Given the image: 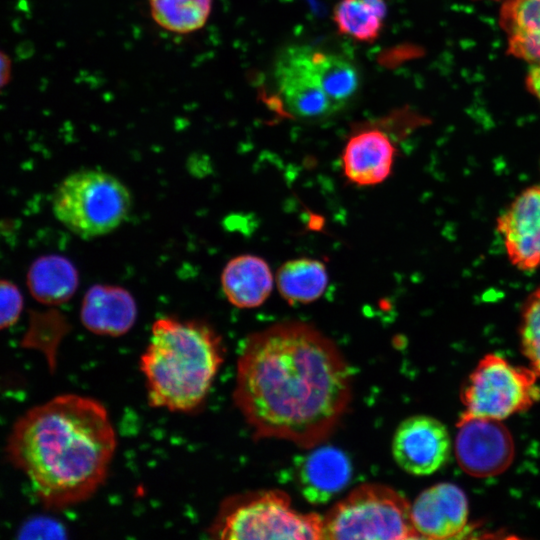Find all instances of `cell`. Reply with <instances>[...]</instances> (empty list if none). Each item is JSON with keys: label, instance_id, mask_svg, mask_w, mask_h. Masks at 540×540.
Instances as JSON below:
<instances>
[{"label": "cell", "instance_id": "ac0fdd59", "mask_svg": "<svg viewBox=\"0 0 540 540\" xmlns=\"http://www.w3.org/2000/svg\"><path fill=\"white\" fill-rule=\"evenodd\" d=\"M76 267L58 254L43 255L32 262L27 272V287L33 298L46 305L69 301L77 290Z\"/></svg>", "mask_w": 540, "mask_h": 540}, {"label": "cell", "instance_id": "52a82bcc", "mask_svg": "<svg viewBox=\"0 0 540 540\" xmlns=\"http://www.w3.org/2000/svg\"><path fill=\"white\" fill-rule=\"evenodd\" d=\"M323 539H419L411 504L394 488L361 484L324 516Z\"/></svg>", "mask_w": 540, "mask_h": 540}, {"label": "cell", "instance_id": "8992f818", "mask_svg": "<svg viewBox=\"0 0 540 540\" xmlns=\"http://www.w3.org/2000/svg\"><path fill=\"white\" fill-rule=\"evenodd\" d=\"M132 197L127 186L99 169H82L67 175L52 197L57 220L83 239L106 235L130 213Z\"/></svg>", "mask_w": 540, "mask_h": 540}, {"label": "cell", "instance_id": "4fadbf2b", "mask_svg": "<svg viewBox=\"0 0 540 540\" xmlns=\"http://www.w3.org/2000/svg\"><path fill=\"white\" fill-rule=\"evenodd\" d=\"M396 146L388 133L370 127L354 132L342 152L346 178L358 186L383 182L392 171Z\"/></svg>", "mask_w": 540, "mask_h": 540}, {"label": "cell", "instance_id": "e0dca14e", "mask_svg": "<svg viewBox=\"0 0 540 540\" xmlns=\"http://www.w3.org/2000/svg\"><path fill=\"white\" fill-rule=\"evenodd\" d=\"M499 24L507 39V52L540 65V0L502 2Z\"/></svg>", "mask_w": 540, "mask_h": 540}, {"label": "cell", "instance_id": "7a4b0ae2", "mask_svg": "<svg viewBox=\"0 0 540 540\" xmlns=\"http://www.w3.org/2000/svg\"><path fill=\"white\" fill-rule=\"evenodd\" d=\"M116 447V432L104 405L64 394L20 417L6 450L40 501L62 509L89 499L100 488Z\"/></svg>", "mask_w": 540, "mask_h": 540}, {"label": "cell", "instance_id": "8fae6325", "mask_svg": "<svg viewBox=\"0 0 540 540\" xmlns=\"http://www.w3.org/2000/svg\"><path fill=\"white\" fill-rule=\"evenodd\" d=\"M451 447L447 427L428 415L404 419L397 426L392 440L395 462L415 476L431 475L438 471L449 459Z\"/></svg>", "mask_w": 540, "mask_h": 540}, {"label": "cell", "instance_id": "484cf974", "mask_svg": "<svg viewBox=\"0 0 540 540\" xmlns=\"http://www.w3.org/2000/svg\"><path fill=\"white\" fill-rule=\"evenodd\" d=\"M12 76V63L9 56L0 50V92L10 82Z\"/></svg>", "mask_w": 540, "mask_h": 540}, {"label": "cell", "instance_id": "9c48e42d", "mask_svg": "<svg viewBox=\"0 0 540 540\" xmlns=\"http://www.w3.org/2000/svg\"><path fill=\"white\" fill-rule=\"evenodd\" d=\"M454 453L460 468L475 478L497 476L515 457V442L503 421L460 415Z\"/></svg>", "mask_w": 540, "mask_h": 540}, {"label": "cell", "instance_id": "7402d4cb", "mask_svg": "<svg viewBox=\"0 0 540 540\" xmlns=\"http://www.w3.org/2000/svg\"><path fill=\"white\" fill-rule=\"evenodd\" d=\"M519 341L529 367L540 378V285L531 291L523 303Z\"/></svg>", "mask_w": 540, "mask_h": 540}, {"label": "cell", "instance_id": "ba28073f", "mask_svg": "<svg viewBox=\"0 0 540 540\" xmlns=\"http://www.w3.org/2000/svg\"><path fill=\"white\" fill-rule=\"evenodd\" d=\"M538 375L496 353L485 354L462 385L461 415L503 421L540 401Z\"/></svg>", "mask_w": 540, "mask_h": 540}, {"label": "cell", "instance_id": "9a60e30c", "mask_svg": "<svg viewBox=\"0 0 540 540\" xmlns=\"http://www.w3.org/2000/svg\"><path fill=\"white\" fill-rule=\"evenodd\" d=\"M137 318V305L123 287L96 284L83 297L80 319L90 332L118 337L127 333Z\"/></svg>", "mask_w": 540, "mask_h": 540}, {"label": "cell", "instance_id": "603a6c76", "mask_svg": "<svg viewBox=\"0 0 540 540\" xmlns=\"http://www.w3.org/2000/svg\"><path fill=\"white\" fill-rule=\"evenodd\" d=\"M23 295L16 284L0 278V330L14 325L23 310Z\"/></svg>", "mask_w": 540, "mask_h": 540}, {"label": "cell", "instance_id": "30bf717a", "mask_svg": "<svg viewBox=\"0 0 540 540\" xmlns=\"http://www.w3.org/2000/svg\"><path fill=\"white\" fill-rule=\"evenodd\" d=\"M509 263L522 272L540 269V183L519 192L496 219Z\"/></svg>", "mask_w": 540, "mask_h": 540}, {"label": "cell", "instance_id": "3957f363", "mask_svg": "<svg viewBox=\"0 0 540 540\" xmlns=\"http://www.w3.org/2000/svg\"><path fill=\"white\" fill-rule=\"evenodd\" d=\"M224 356L221 336L204 321L156 319L139 362L149 405L194 411L206 399Z\"/></svg>", "mask_w": 540, "mask_h": 540}, {"label": "cell", "instance_id": "277c9868", "mask_svg": "<svg viewBox=\"0 0 540 540\" xmlns=\"http://www.w3.org/2000/svg\"><path fill=\"white\" fill-rule=\"evenodd\" d=\"M273 79L285 111L310 121L342 111L360 85L358 70L346 56L298 44L277 56Z\"/></svg>", "mask_w": 540, "mask_h": 540}, {"label": "cell", "instance_id": "44dd1931", "mask_svg": "<svg viewBox=\"0 0 540 540\" xmlns=\"http://www.w3.org/2000/svg\"><path fill=\"white\" fill-rule=\"evenodd\" d=\"M154 23L170 33L190 34L208 22L213 0H147Z\"/></svg>", "mask_w": 540, "mask_h": 540}, {"label": "cell", "instance_id": "6da1fadb", "mask_svg": "<svg viewBox=\"0 0 540 540\" xmlns=\"http://www.w3.org/2000/svg\"><path fill=\"white\" fill-rule=\"evenodd\" d=\"M233 402L256 439L323 444L352 399V373L333 340L284 321L250 334L236 364Z\"/></svg>", "mask_w": 540, "mask_h": 540}, {"label": "cell", "instance_id": "5b68a950", "mask_svg": "<svg viewBox=\"0 0 540 540\" xmlns=\"http://www.w3.org/2000/svg\"><path fill=\"white\" fill-rule=\"evenodd\" d=\"M206 532L221 540L323 539V520L294 509L286 492L265 489L223 499Z\"/></svg>", "mask_w": 540, "mask_h": 540}, {"label": "cell", "instance_id": "5bb4252c", "mask_svg": "<svg viewBox=\"0 0 540 540\" xmlns=\"http://www.w3.org/2000/svg\"><path fill=\"white\" fill-rule=\"evenodd\" d=\"M300 459L297 477L300 491L312 504H323L349 483L352 466L347 455L329 445H317Z\"/></svg>", "mask_w": 540, "mask_h": 540}, {"label": "cell", "instance_id": "cb8c5ba5", "mask_svg": "<svg viewBox=\"0 0 540 540\" xmlns=\"http://www.w3.org/2000/svg\"><path fill=\"white\" fill-rule=\"evenodd\" d=\"M19 538H60L63 530L54 520L46 517H35L25 522L19 530Z\"/></svg>", "mask_w": 540, "mask_h": 540}, {"label": "cell", "instance_id": "d6986e66", "mask_svg": "<svg viewBox=\"0 0 540 540\" xmlns=\"http://www.w3.org/2000/svg\"><path fill=\"white\" fill-rule=\"evenodd\" d=\"M387 12L386 0H339L332 19L341 35L372 43L384 28Z\"/></svg>", "mask_w": 540, "mask_h": 540}, {"label": "cell", "instance_id": "7c38bea8", "mask_svg": "<svg viewBox=\"0 0 540 540\" xmlns=\"http://www.w3.org/2000/svg\"><path fill=\"white\" fill-rule=\"evenodd\" d=\"M411 519L419 539L460 538L468 531V498L456 484H435L415 498Z\"/></svg>", "mask_w": 540, "mask_h": 540}, {"label": "cell", "instance_id": "2e32d148", "mask_svg": "<svg viewBox=\"0 0 540 540\" xmlns=\"http://www.w3.org/2000/svg\"><path fill=\"white\" fill-rule=\"evenodd\" d=\"M221 287L233 306L255 308L262 305L272 292V272L264 259L251 254L239 255L225 265Z\"/></svg>", "mask_w": 540, "mask_h": 540}, {"label": "cell", "instance_id": "4316f807", "mask_svg": "<svg viewBox=\"0 0 540 540\" xmlns=\"http://www.w3.org/2000/svg\"><path fill=\"white\" fill-rule=\"evenodd\" d=\"M494 1H501V2H505V1H509V0H494Z\"/></svg>", "mask_w": 540, "mask_h": 540}, {"label": "cell", "instance_id": "ffe728a7", "mask_svg": "<svg viewBox=\"0 0 540 540\" xmlns=\"http://www.w3.org/2000/svg\"><path fill=\"white\" fill-rule=\"evenodd\" d=\"M276 283L279 293L287 302L307 304L323 294L328 275L322 262L301 258L285 262L277 272Z\"/></svg>", "mask_w": 540, "mask_h": 540}, {"label": "cell", "instance_id": "d4e9b609", "mask_svg": "<svg viewBox=\"0 0 540 540\" xmlns=\"http://www.w3.org/2000/svg\"><path fill=\"white\" fill-rule=\"evenodd\" d=\"M525 83L528 91L540 103V65H532L527 73Z\"/></svg>", "mask_w": 540, "mask_h": 540}]
</instances>
